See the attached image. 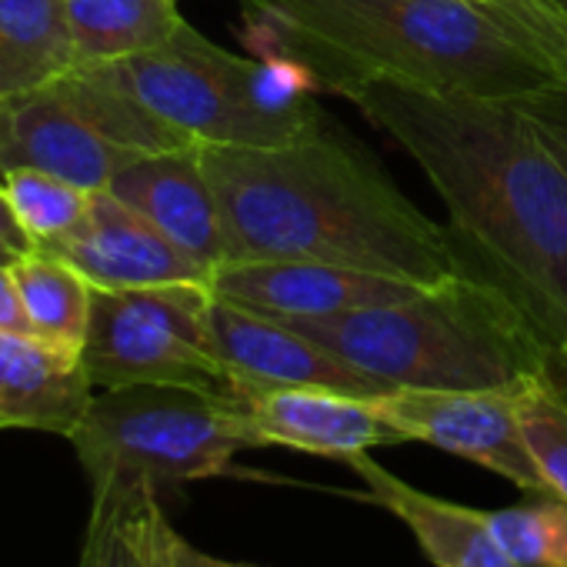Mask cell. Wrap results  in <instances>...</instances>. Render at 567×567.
<instances>
[{
	"label": "cell",
	"instance_id": "obj_29",
	"mask_svg": "<svg viewBox=\"0 0 567 567\" xmlns=\"http://www.w3.org/2000/svg\"><path fill=\"white\" fill-rule=\"evenodd\" d=\"M474 4H487V8H491V4H494V0H474Z\"/></svg>",
	"mask_w": 567,
	"mask_h": 567
},
{
	"label": "cell",
	"instance_id": "obj_3",
	"mask_svg": "<svg viewBox=\"0 0 567 567\" xmlns=\"http://www.w3.org/2000/svg\"><path fill=\"white\" fill-rule=\"evenodd\" d=\"M277 54L334 94L368 81L484 97L567 94V81L474 0H240Z\"/></svg>",
	"mask_w": 567,
	"mask_h": 567
},
{
	"label": "cell",
	"instance_id": "obj_14",
	"mask_svg": "<svg viewBox=\"0 0 567 567\" xmlns=\"http://www.w3.org/2000/svg\"><path fill=\"white\" fill-rule=\"evenodd\" d=\"M107 190L144 214L210 277L230 264V247L214 187L204 171L200 144L147 154L124 167Z\"/></svg>",
	"mask_w": 567,
	"mask_h": 567
},
{
	"label": "cell",
	"instance_id": "obj_15",
	"mask_svg": "<svg viewBox=\"0 0 567 567\" xmlns=\"http://www.w3.org/2000/svg\"><path fill=\"white\" fill-rule=\"evenodd\" d=\"M94 391L78 348L31 331H0V431L71 437Z\"/></svg>",
	"mask_w": 567,
	"mask_h": 567
},
{
	"label": "cell",
	"instance_id": "obj_9",
	"mask_svg": "<svg viewBox=\"0 0 567 567\" xmlns=\"http://www.w3.org/2000/svg\"><path fill=\"white\" fill-rule=\"evenodd\" d=\"M371 404L388 424L401 431L404 441H424L431 447L467 457L507 477L514 487L537 501L557 497L527 451L514 408V391L394 388L381 398H371Z\"/></svg>",
	"mask_w": 567,
	"mask_h": 567
},
{
	"label": "cell",
	"instance_id": "obj_17",
	"mask_svg": "<svg viewBox=\"0 0 567 567\" xmlns=\"http://www.w3.org/2000/svg\"><path fill=\"white\" fill-rule=\"evenodd\" d=\"M78 567H181V534L147 481L91 484V517Z\"/></svg>",
	"mask_w": 567,
	"mask_h": 567
},
{
	"label": "cell",
	"instance_id": "obj_4",
	"mask_svg": "<svg viewBox=\"0 0 567 567\" xmlns=\"http://www.w3.org/2000/svg\"><path fill=\"white\" fill-rule=\"evenodd\" d=\"M280 324L391 391H517L557 351L514 298L477 274L398 305Z\"/></svg>",
	"mask_w": 567,
	"mask_h": 567
},
{
	"label": "cell",
	"instance_id": "obj_23",
	"mask_svg": "<svg viewBox=\"0 0 567 567\" xmlns=\"http://www.w3.org/2000/svg\"><path fill=\"white\" fill-rule=\"evenodd\" d=\"M487 530L514 567H567V501L487 511Z\"/></svg>",
	"mask_w": 567,
	"mask_h": 567
},
{
	"label": "cell",
	"instance_id": "obj_10",
	"mask_svg": "<svg viewBox=\"0 0 567 567\" xmlns=\"http://www.w3.org/2000/svg\"><path fill=\"white\" fill-rule=\"evenodd\" d=\"M207 331L214 354L230 371L234 384L270 388H324L354 398H381L391 388L361 374L338 354L324 351L301 331L274 318L254 315L220 295H210Z\"/></svg>",
	"mask_w": 567,
	"mask_h": 567
},
{
	"label": "cell",
	"instance_id": "obj_1",
	"mask_svg": "<svg viewBox=\"0 0 567 567\" xmlns=\"http://www.w3.org/2000/svg\"><path fill=\"white\" fill-rule=\"evenodd\" d=\"M431 177L464 267L560 348L567 338V121L547 97L368 81L344 94Z\"/></svg>",
	"mask_w": 567,
	"mask_h": 567
},
{
	"label": "cell",
	"instance_id": "obj_20",
	"mask_svg": "<svg viewBox=\"0 0 567 567\" xmlns=\"http://www.w3.org/2000/svg\"><path fill=\"white\" fill-rule=\"evenodd\" d=\"M11 270L31 334L84 351L94 308V284L78 267L41 247L24 250L11 264Z\"/></svg>",
	"mask_w": 567,
	"mask_h": 567
},
{
	"label": "cell",
	"instance_id": "obj_5",
	"mask_svg": "<svg viewBox=\"0 0 567 567\" xmlns=\"http://www.w3.org/2000/svg\"><path fill=\"white\" fill-rule=\"evenodd\" d=\"M97 68L197 144L280 147L324 127L318 104L277 68L237 58L190 24L147 54Z\"/></svg>",
	"mask_w": 567,
	"mask_h": 567
},
{
	"label": "cell",
	"instance_id": "obj_2",
	"mask_svg": "<svg viewBox=\"0 0 567 567\" xmlns=\"http://www.w3.org/2000/svg\"><path fill=\"white\" fill-rule=\"evenodd\" d=\"M230 264L315 260L437 288L471 274L447 227L324 127L280 147L200 144Z\"/></svg>",
	"mask_w": 567,
	"mask_h": 567
},
{
	"label": "cell",
	"instance_id": "obj_21",
	"mask_svg": "<svg viewBox=\"0 0 567 567\" xmlns=\"http://www.w3.org/2000/svg\"><path fill=\"white\" fill-rule=\"evenodd\" d=\"M514 408L530 457L554 494L567 501V361L557 351L514 391Z\"/></svg>",
	"mask_w": 567,
	"mask_h": 567
},
{
	"label": "cell",
	"instance_id": "obj_8",
	"mask_svg": "<svg viewBox=\"0 0 567 567\" xmlns=\"http://www.w3.org/2000/svg\"><path fill=\"white\" fill-rule=\"evenodd\" d=\"M210 284H167L137 291H94L84 368L97 391L177 384L234 398L207 331Z\"/></svg>",
	"mask_w": 567,
	"mask_h": 567
},
{
	"label": "cell",
	"instance_id": "obj_16",
	"mask_svg": "<svg viewBox=\"0 0 567 567\" xmlns=\"http://www.w3.org/2000/svg\"><path fill=\"white\" fill-rule=\"evenodd\" d=\"M368 487V497L391 511L421 544L424 557L437 567H514L487 530V511H474L444 497H434L388 467L371 451L344 461Z\"/></svg>",
	"mask_w": 567,
	"mask_h": 567
},
{
	"label": "cell",
	"instance_id": "obj_18",
	"mask_svg": "<svg viewBox=\"0 0 567 567\" xmlns=\"http://www.w3.org/2000/svg\"><path fill=\"white\" fill-rule=\"evenodd\" d=\"M78 64L68 0H0V101L48 87Z\"/></svg>",
	"mask_w": 567,
	"mask_h": 567
},
{
	"label": "cell",
	"instance_id": "obj_12",
	"mask_svg": "<svg viewBox=\"0 0 567 567\" xmlns=\"http://www.w3.org/2000/svg\"><path fill=\"white\" fill-rule=\"evenodd\" d=\"M210 288L214 295L274 321L334 318L344 311L398 305L424 291L408 280L351 270L338 264H315V260L227 264L214 274Z\"/></svg>",
	"mask_w": 567,
	"mask_h": 567
},
{
	"label": "cell",
	"instance_id": "obj_26",
	"mask_svg": "<svg viewBox=\"0 0 567 567\" xmlns=\"http://www.w3.org/2000/svg\"><path fill=\"white\" fill-rule=\"evenodd\" d=\"M34 244L24 237V230L18 227V220L11 217L4 197H0V264H14L24 250H31Z\"/></svg>",
	"mask_w": 567,
	"mask_h": 567
},
{
	"label": "cell",
	"instance_id": "obj_11",
	"mask_svg": "<svg viewBox=\"0 0 567 567\" xmlns=\"http://www.w3.org/2000/svg\"><path fill=\"white\" fill-rule=\"evenodd\" d=\"M41 250H51L78 267L94 284V291L214 284L197 260H190L144 214L127 207L111 190H94L84 220Z\"/></svg>",
	"mask_w": 567,
	"mask_h": 567
},
{
	"label": "cell",
	"instance_id": "obj_19",
	"mask_svg": "<svg viewBox=\"0 0 567 567\" xmlns=\"http://www.w3.org/2000/svg\"><path fill=\"white\" fill-rule=\"evenodd\" d=\"M81 64H114L167 44L187 21L177 0H68Z\"/></svg>",
	"mask_w": 567,
	"mask_h": 567
},
{
	"label": "cell",
	"instance_id": "obj_22",
	"mask_svg": "<svg viewBox=\"0 0 567 567\" xmlns=\"http://www.w3.org/2000/svg\"><path fill=\"white\" fill-rule=\"evenodd\" d=\"M91 194L94 190H84L81 184L41 167L0 171V197L34 247H48L71 234L84 220Z\"/></svg>",
	"mask_w": 567,
	"mask_h": 567
},
{
	"label": "cell",
	"instance_id": "obj_25",
	"mask_svg": "<svg viewBox=\"0 0 567 567\" xmlns=\"http://www.w3.org/2000/svg\"><path fill=\"white\" fill-rule=\"evenodd\" d=\"M0 331H31L11 264H0Z\"/></svg>",
	"mask_w": 567,
	"mask_h": 567
},
{
	"label": "cell",
	"instance_id": "obj_6",
	"mask_svg": "<svg viewBox=\"0 0 567 567\" xmlns=\"http://www.w3.org/2000/svg\"><path fill=\"white\" fill-rule=\"evenodd\" d=\"M91 484L147 481L157 491L220 477L257 437L230 394L177 384L94 391L68 437Z\"/></svg>",
	"mask_w": 567,
	"mask_h": 567
},
{
	"label": "cell",
	"instance_id": "obj_7",
	"mask_svg": "<svg viewBox=\"0 0 567 567\" xmlns=\"http://www.w3.org/2000/svg\"><path fill=\"white\" fill-rule=\"evenodd\" d=\"M197 144L161 121L97 64L0 101V171L41 167L84 190H107L134 161Z\"/></svg>",
	"mask_w": 567,
	"mask_h": 567
},
{
	"label": "cell",
	"instance_id": "obj_13",
	"mask_svg": "<svg viewBox=\"0 0 567 567\" xmlns=\"http://www.w3.org/2000/svg\"><path fill=\"white\" fill-rule=\"evenodd\" d=\"M234 398L257 437V447H295L318 457L351 461L354 454L404 444L368 398L324 388L234 384Z\"/></svg>",
	"mask_w": 567,
	"mask_h": 567
},
{
	"label": "cell",
	"instance_id": "obj_24",
	"mask_svg": "<svg viewBox=\"0 0 567 567\" xmlns=\"http://www.w3.org/2000/svg\"><path fill=\"white\" fill-rule=\"evenodd\" d=\"M491 11L517 28L567 81V0H494Z\"/></svg>",
	"mask_w": 567,
	"mask_h": 567
},
{
	"label": "cell",
	"instance_id": "obj_28",
	"mask_svg": "<svg viewBox=\"0 0 567 567\" xmlns=\"http://www.w3.org/2000/svg\"><path fill=\"white\" fill-rule=\"evenodd\" d=\"M557 354H560V358H564V361H567V338H564V344H560V348H557Z\"/></svg>",
	"mask_w": 567,
	"mask_h": 567
},
{
	"label": "cell",
	"instance_id": "obj_27",
	"mask_svg": "<svg viewBox=\"0 0 567 567\" xmlns=\"http://www.w3.org/2000/svg\"><path fill=\"white\" fill-rule=\"evenodd\" d=\"M181 567H260V564H250V560H224V557H214L194 544H187L181 537Z\"/></svg>",
	"mask_w": 567,
	"mask_h": 567
}]
</instances>
